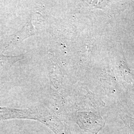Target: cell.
<instances>
[{
    "label": "cell",
    "mask_w": 134,
    "mask_h": 134,
    "mask_svg": "<svg viewBox=\"0 0 134 134\" xmlns=\"http://www.w3.org/2000/svg\"><path fill=\"white\" fill-rule=\"evenodd\" d=\"M37 31L32 24L31 16H30L27 23L24 24L20 30L10 35L9 38L7 39V42L5 43L4 51L10 45L23 41L27 37L35 35Z\"/></svg>",
    "instance_id": "1"
},
{
    "label": "cell",
    "mask_w": 134,
    "mask_h": 134,
    "mask_svg": "<svg viewBox=\"0 0 134 134\" xmlns=\"http://www.w3.org/2000/svg\"><path fill=\"white\" fill-rule=\"evenodd\" d=\"M24 54L19 55H5L0 54V74L7 72L16 63L24 59Z\"/></svg>",
    "instance_id": "2"
}]
</instances>
